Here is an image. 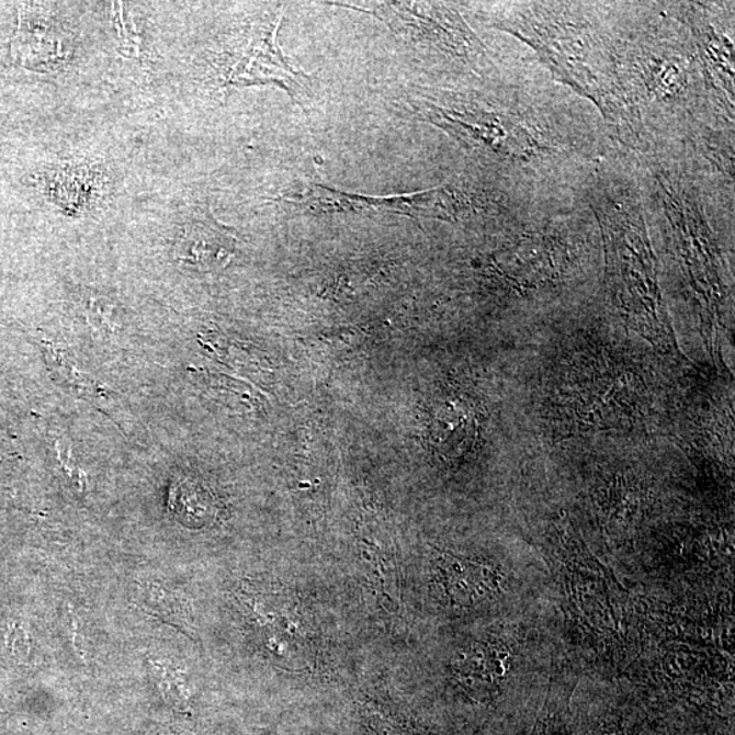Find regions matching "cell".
<instances>
[{
    "instance_id": "52a82bcc",
    "label": "cell",
    "mask_w": 735,
    "mask_h": 735,
    "mask_svg": "<svg viewBox=\"0 0 735 735\" xmlns=\"http://www.w3.org/2000/svg\"><path fill=\"white\" fill-rule=\"evenodd\" d=\"M694 38H697L701 64L706 77L727 106L734 109V47L725 33L711 24L705 9L691 5L688 13Z\"/></svg>"
},
{
    "instance_id": "4fadbf2b",
    "label": "cell",
    "mask_w": 735,
    "mask_h": 735,
    "mask_svg": "<svg viewBox=\"0 0 735 735\" xmlns=\"http://www.w3.org/2000/svg\"><path fill=\"white\" fill-rule=\"evenodd\" d=\"M56 452H58V460L61 466V471H64L65 476L67 479L70 480L74 488L79 491V494H82L84 488H87V477H84L83 472L79 471V468L76 465V462H74L72 457V451L69 445H60V443L56 444Z\"/></svg>"
},
{
    "instance_id": "5b68a950",
    "label": "cell",
    "mask_w": 735,
    "mask_h": 735,
    "mask_svg": "<svg viewBox=\"0 0 735 735\" xmlns=\"http://www.w3.org/2000/svg\"><path fill=\"white\" fill-rule=\"evenodd\" d=\"M184 225L174 247V258L201 271L226 268L235 257L236 237L211 212H201Z\"/></svg>"
},
{
    "instance_id": "6da1fadb",
    "label": "cell",
    "mask_w": 735,
    "mask_h": 735,
    "mask_svg": "<svg viewBox=\"0 0 735 735\" xmlns=\"http://www.w3.org/2000/svg\"><path fill=\"white\" fill-rule=\"evenodd\" d=\"M494 26L530 45L553 77L592 101L615 132L637 133L641 116L612 44L578 9L562 3L513 5Z\"/></svg>"
},
{
    "instance_id": "30bf717a",
    "label": "cell",
    "mask_w": 735,
    "mask_h": 735,
    "mask_svg": "<svg viewBox=\"0 0 735 735\" xmlns=\"http://www.w3.org/2000/svg\"><path fill=\"white\" fill-rule=\"evenodd\" d=\"M45 348H47L48 364L53 368L55 375L59 376L60 381L66 383L74 392L87 398L110 399L104 387L94 378H90L81 370H78L77 365H74L72 361L64 353V350L55 348L53 343L45 344Z\"/></svg>"
},
{
    "instance_id": "9c48e42d",
    "label": "cell",
    "mask_w": 735,
    "mask_h": 735,
    "mask_svg": "<svg viewBox=\"0 0 735 735\" xmlns=\"http://www.w3.org/2000/svg\"><path fill=\"white\" fill-rule=\"evenodd\" d=\"M169 510L189 528H203L216 518V501L205 486L191 478L174 480L169 491Z\"/></svg>"
},
{
    "instance_id": "7a4b0ae2",
    "label": "cell",
    "mask_w": 735,
    "mask_h": 735,
    "mask_svg": "<svg viewBox=\"0 0 735 735\" xmlns=\"http://www.w3.org/2000/svg\"><path fill=\"white\" fill-rule=\"evenodd\" d=\"M406 106L412 116L443 129L468 150L497 161L529 162L544 147L522 117L454 94H417Z\"/></svg>"
},
{
    "instance_id": "277c9868",
    "label": "cell",
    "mask_w": 735,
    "mask_h": 735,
    "mask_svg": "<svg viewBox=\"0 0 735 735\" xmlns=\"http://www.w3.org/2000/svg\"><path fill=\"white\" fill-rule=\"evenodd\" d=\"M281 200L313 214L395 213L415 219L454 220L460 211L455 192L449 186H437L412 194L371 196L349 194L327 185L309 184L282 196Z\"/></svg>"
},
{
    "instance_id": "ba28073f",
    "label": "cell",
    "mask_w": 735,
    "mask_h": 735,
    "mask_svg": "<svg viewBox=\"0 0 735 735\" xmlns=\"http://www.w3.org/2000/svg\"><path fill=\"white\" fill-rule=\"evenodd\" d=\"M510 648L501 642H478L457 655L454 670L463 687L478 697L500 691L510 664Z\"/></svg>"
},
{
    "instance_id": "3957f363",
    "label": "cell",
    "mask_w": 735,
    "mask_h": 735,
    "mask_svg": "<svg viewBox=\"0 0 735 735\" xmlns=\"http://www.w3.org/2000/svg\"><path fill=\"white\" fill-rule=\"evenodd\" d=\"M370 13L381 20L400 38L428 45L456 58H472L485 53L476 33L449 3L384 2L349 8Z\"/></svg>"
},
{
    "instance_id": "8fae6325",
    "label": "cell",
    "mask_w": 735,
    "mask_h": 735,
    "mask_svg": "<svg viewBox=\"0 0 735 735\" xmlns=\"http://www.w3.org/2000/svg\"><path fill=\"white\" fill-rule=\"evenodd\" d=\"M568 698L567 694L551 688L544 706L536 716L535 725L528 735H556L559 726H562Z\"/></svg>"
},
{
    "instance_id": "5bb4252c",
    "label": "cell",
    "mask_w": 735,
    "mask_h": 735,
    "mask_svg": "<svg viewBox=\"0 0 735 735\" xmlns=\"http://www.w3.org/2000/svg\"><path fill=\"white\" fill-rule=\"evenodd\" d=\"M588 735H635L621 721H604Z\"/></svg>"
},
{
    "instance_id": "7c38bea8",
    "label": "cell",
    "mask_w": 735,
    "mask_h": 735,
    "mask_svg": "<svg viewBox=\"0 0 735 735\" xmlns=\"http://www.w3.org/2000/svg\"><path fill=\"white\" fill-rule=\"evenodd\" d=\"M4 647L11 657L15 659L24 660L30 655V636H27L26 627L19 623V621H13V623H10L5 627Z\"/></svg>"
},
{
    "instance_id": "8992f818",
    "label": "cell",
    "mask_w": 735,
    "mask_h": 735,
    "mask_svg": "<svg viewBox=\"0 0 735 735\" xmlns=\"http://www.w3.org/2000/svg\"><path fill=\"white\" fill-rule=\"evenodd\" d=\"M439 585L452 607L477 608L499 596L501 575L490 564L445 557L439 563Z\"/></svg>"
}]
</instances>
